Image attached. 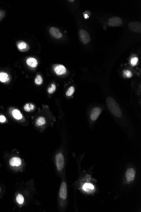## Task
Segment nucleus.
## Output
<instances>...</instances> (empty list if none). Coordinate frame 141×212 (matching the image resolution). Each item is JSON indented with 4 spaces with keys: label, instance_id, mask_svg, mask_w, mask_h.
<instances>
[{
    "label": "nucleus",
    "instance_id": "f257e3e1",
    "mask_svg": "<svg viewBox=\"0 0 141 212\" xmlns=\"http://www.w3.org/2000/svg\"><path fill=\"white\" fill-rule=\"evenodd\" d=\"M107 106L111 114L118 117H121L122 116L121 111L119 106L114 99L109 97L107 99Z\"/></svg>",
    "mask_w": 141,
    "mask_h": 212
},
{
    "label": "nucleus",
    "instance_id": "f03ea898",
    "mask_svg": "<svg viewBox=\"0 0 141 212\" xmlns=\"http://www.w3.org/2000/svg\"><path fill=\"white\" fill-rule=\"evenodd\" d=\"M55 162L58 170L61 171L65 166V160L62 153H58L56 155Z\"/></svg>",
    "mask_w": 141,
    "mask_h": 212
},
{
    "label": "nucleus",
    "instance_id": "7ed1b4c3",
    "mask_svg": "<svg viewBox=\"0 0 141 212\" xmlns=\"http://www.w3.org/2000/svg\"><path fill=\"white\" fill-rule=\"evenodd\" d=\"M79 36L81 42L85 45L88 44L91 40L89 33L86 30H81L79 31Z\"/></svg>",
    "mask_w": 141,
    "mask_h": 212
},
{
    "label": "nucleus",
    "instance_id": "20e7f679",
    "mask_svg": "<svg viewBox=\"0 0 141 212\" xmlns=\"http://www.w3.org/2000/svg\"><path fill=\"white\" fill-rule=\"evenodd\" d=\"M123 24L121 19L118 17H114L110 18L108 21V26L111 27H118Z\"/></svg>",
    "mask_w": 141,
    "mask_h": 212
},
{
    "label": "nucleus",
    "instance_id": "39448f33",
    "mask_svg": "<svg viewBox=\"0 0 141 212\" xmlns=\"http://www.w3.org/2000/svg\"><path fill=\"white\" fill-rule=\"evenodd\" d=\"M128 26L130 31L136 33H141V24L140 22H130Z\"/></svg>",
    "mask_w": 141,
    "mask_h": 212
},
{
    "label": "nucleus",
    "instance_id": "423d86ee",
    "mask_svg": "<svg viewBox=\"0 0 141 212\" xmlns=\"http://www.w3.org/2000/svg\"><path fill=\"white\" fill-rule=\"evenodd\" d=\"M59 196L60 198L63 200H65L67 197V185L65 182H62L60 187Z\"/></svg>",
    "mask_w": 141,
    "mask_h": 212
},
{
    "label": "nucleus",
    "instance_id": "0eeeda50",
    "mask_svg": "<svg viewBox=\"0 0 141 212\" xmlns=\"http://www.w3.org/2000/svg\"><path fill=\"white\" fill-rule=\"evenodd\" d=\"M49 32L50 35L55 38L61 39L62 37V34L58 28L51 27L49 29Z\"/></svg>",
    "mask_w": 141,
    "mask_h": 212
},
{
    "label": "nucleus",
    "instance_id": "6e6552de",
    "mask_svg": "<svg viewBox=\"0 0 141 212\" xmlns=\"http://www.w3.org/2000/svg\"><path fill=\"white\" fill-rule=\"evenodd\" d=\"M136 172L133 168L128 169L126 171V177L127 181L130 182L133 181L135 177Z\"/></svg>",
    "mask_w": 141,
    "mask_h": 212
},
{
    "label": "nucleus",
    "instance_id": "1a4fd4ad",
    "mask_svg": "<svg viewBox=\"0 0 141 212\" xmlns=\"http://www.w3.org/2000/svg\"><path fill=\"white\" fill-rule=\"evenodd\" d=\"M102 109L99 107L95 108L91 112L90 119L92 121H96L98 118L99 116L102 112Z\"/></svg>",
    "mask_w": 141,
    "mask_h": 212
},
{
    "label": "nucleus",
    "instance_id": "9d476101",
    "mask_svg": "<svg viewBox=\"0 0 141 212\" xmlns=\"http://www.w3.org/2000/svg\"><path fill=\"white\" fill-rule=\"evenodd\" d=\"M22 160L18 157H13L9 160V164L12 167H18L21 165Z\"/></svg>",
    "mask_w": 141,
    "mask_h": 212
},
{
    "label": "nucleus",
    "instance_id": "9b49d317",
    "mask_svg": "<svg viewBox=\"0 0 141 212\" xmlns=\"http://www.w3.org/2000/svg\"><path fill=\"white\" fill-rule=\"evenodd\" d=\"M54 71L56 74L58 75H62L66 72V68L63 65H58L54 68Z\"/></svg>",
    "mask_w": 141,
    "mask_h": 212
},
{
    "label": "nucleus",
    "instance_id": "f8f14e48",
    "mask_svg": "<svg viewBox=\"0 0 141 212\" xmlns=\"http://www.w3.org/2000/svg\"><path fill=\"white\" fill-rule=\"evenodd\" d=\"M11 114L14 118L17 120H20L23 118V115L19 110L14 109L11 111Z\"/></svg>",
    "mask_w": 141,
    "mask_h": 212
},
{
    "label": "nucleus",
    "instance_id": "ddd939ff",
    "mask_svg": "<svg viewBox=\"0 0 141 212\" xmlns=\"http://www.w3.org/2000/svg\"><path fill=\"white\" fill-rule=\"evenodd\" d=\"M26 63L31 68H36L38 65V62L36 59L34 58H29L26 61Z\"/></svg>",
    "mask_w": 141,
    "mask_h": 212
},
{
    "label": "nucleus",
    "instance_id": "4468645a",
    "mask_svg": "<svg viewBox=\"0 0 141 212\" xmlns=\"http://www.w3.org/2000/svg\"><path fill=\"white\" fill-rule=\"evenodd\" d=\"M83 189L85 191L87 192H91L94 189V186L92 184L86 183L83 186Z\"/></svg>",
    "mask_w": 141,
    "mask_h": 212
},
{
    "label": "nucleus",
    "instance_id": "2eb2a0df",
    "mask_svg": "<svg viewBox=\"0 0 141 212\" xmlns=\"http://www.w3.org/2000/svg\"><path fill=\"white\" fill-rule=\"evenodd\" d=\"M9 80V75L6 72H0V81L2 83H6Z\"/></svg>",
    "mask_w": 141,
    "mask_h": 212
},
{
    "label": "nucleus",
    "instance_id": "dca6fc26",
    "mask_svg": "<svg viewBox=\"0 0 141 212\" xmlns=\"http://www.w3.org/2000/svg\"><path fill=\"white\" fill-rule=\"evenodd\" d=\"M45 123H46V121L45 118L42 116L39 117L36 121V125L38 126L43 125L45 124Z\"/></svg>",
    "mask_w": 141,
    "mask_h": 212
},
{
    "label": "nucleus",
    "instance_id": "f3484780",
    "mask_svg": "<svg viewBox=\"0 0 141 212\" xmlns=\"http://www.w3.org/2000/svg\"><path fill=\"white\" fill-rule=\"evenodd\" d=\"M34 108V106L31 103H27L24 106V110L26 112H29L32 111Z\"/></svg>",
    "mask_w": 141,
    "mask_h": 212
},
{
    "label": "nucleus",
    "instance_id": "a211bd4d",
    "mask_svg": "<svg viewBox=\"0 0 141 212\" xmlns=\"http://www.w3.org/2000/svg\"><path fill=\"white\" fill-rule=\"evenodd\" d=\"M16 201L19 204H22L24 203V196L21 194H18L16 197Z\"/></svg>",
    "mask_w": 141,
    "mask_h": 212
},
{
    "label": "nucleus",
    "instance_id": "6ab92c4d",
    "mask_svg": "<svg viewBox=\"0 0 141 212\" xmlns=\"http://www.w3.org/2000/svg\"><path fill=\"white\" fill-rule=\"evenodd\" d=\"M35 83L37 85H40L43 83V79L42 76L40 75H38L36 78L35 80Z\"/></svg>",
    "mask_w": 141,
    "mask_h": 212
},
{
    "label": "nucleus",
    "instance_id": "aec40b11",
    "mask_svg": "<svg viewBox=\"0 0 141 212\" xmlns=\"http://www.w3.org/2000/svg\"><path fill=\"white\" fill-rule=\"evenodd\" d=\"M74 91H75V89L73 87H70L69 89H68V91H67L66 93V96L68 97H70L72 96L74 93Z\"/></svg>",
    "mask_w": 141,
    "mask_h": 212
},
{
    "label": "nucleus",
    "instance_id": "412c9836",
    "mask_svg": "<svg viewBox=\"0 0 141 212\" xmlns=\"http://www.w3.org/2000/svg\"><path fill=\"white\" fill-rule=\"evenodd\" d=\"M27 47V45L25 42H20L18 45V48L20 50H24Z\"/></svg>",
    "mask_w": 141,
    "mask_h": 212
},
{
    "label": "nucleus",
    "instance_id": "4be33fe9",
    "mask_svg": "<svg viewBox=\"0 0 141 212\" xmlns=\"http://www.w3.org/2000/svg\"><path fill=\"white\" fill-rule=\"evenodd\" d=\"M124 76L126 77L130 78H131L132 77V74L130 70H124Z\"/></svg>",
    "mask_w": 141,
    "mask_h": 212
},
{
    "label": "nucleus",
    "instance_id": "5701e85b",
    "mask_svg": "<svg viewBox=\"0 0 141 212\" xmlns=\"http://www.w3.org/2000/svg\"><path fill=\"white\" fill-rule=\"evenodd\" d=\"M56 90V86L55 84H52L51 87L49 88L48 90V92L49 94H52L53 92H55Z\"/></svg>",
    "mask_w": 141,
    "mask_h": 212
},
{
    "label": "nucleus",
    "instance_id": "b1692460",
    "mask_svg": "<svg viewBox=\"0 0 141 212\" xmlns=\"http://www.w3.org/2000/svg\"><path fill=\"white\" fill-rule=\"evenodd\" d=\"M138 61V58L137 57H133L131 59V61H130V63L132 66H134L136 65Z\"/></svg>",
    "mask_w": 141,
    "mask_h": 212
},
{
    "label": "nucleus",
    "instance_id": "393cba45",
    "mask_svg": "<svg viewBox=\"0 0 141 212\" xmlns=\"http://www.w3.org/2000/svg\"><path fill=\"white\" fill-rule=\"evenodd\" d=\"M7 120L6 117L4 115H1L0 116V122L1 123H4Z\"/></svg>",
    "mask_w": 141,
    "mask_h": 212
},
{
    "label": "nucleus",
    "instance_id": "a878e982",
    "mask_svg": "<svg viewBox=\"0 0 141 212\" xmlns=\"http://www.w3.org/2000/svg\"><path fill=\"white\" fill-rule=\"evenodd\" d=\"M84 17H85V18L86 19H87L88 18V15L87 14H86L84 15Z\"/></svg>",
    "mask_w": 141,
    "mask_h": 212
},
{
    "label": "nucleus",
    "instance_id": "bb28decb",
    "mask_svg": "<svg viewBox=\"0 0 141 212\" xmlns=\"http://www.w3.org/2000/svg\"><path fill=\"white\" fill-rule=\"evenodd\" d=\"M69 1V2H74V1Z\"/></svg>",
    "mask_w": 141,
    "mask_h": 212
},
{
    "label": "nucleus",
    "instance_id": "cd10ccee",
    "mask_svg": "<svg viewBox=\"0 0 141 212\" xmlns=\"http://www.w3.org/2000/svg\"><path fill=\"white\" fill-rule=\"evenodd\" d=\"M0 16H1V14H0Z\"/></svg>",
    "mask_w": 141,
    "mask_h": 212
}]
</instances>
